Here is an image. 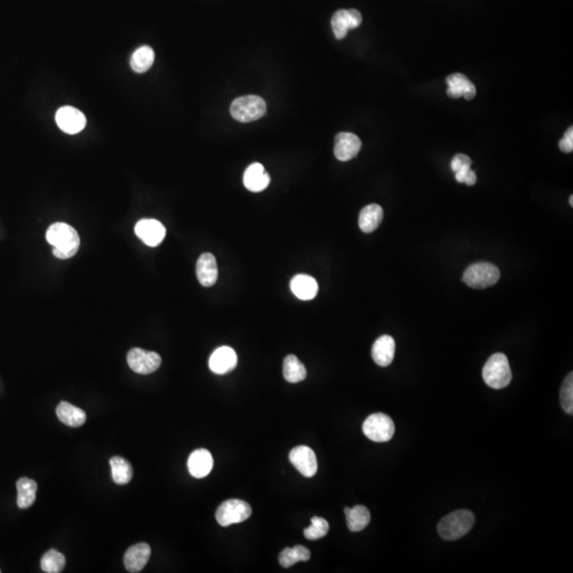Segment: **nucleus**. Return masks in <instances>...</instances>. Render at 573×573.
<instances>
[{
  "instance_id": "f257e3e1",
  "label": "nucleus",
  "mask_w": 573,
  "mask_h": 573,
  "mask_svg": "<svg viewBox=\"0 0 573 573\" xmlns=\"http://www.w3.org/2000/svg\"><path fill=\"white\" fill-rule=\"evenodd\" d=\"M46 239L54 246V255L60 259H68L77 254L80 237L77 230L66 223L52 224L46 233Z\"/></svg>"
},
{
  "instance_id": "f03ea898",
  "label": "nucleus",
  "mask_w": 573,
  "mask_h": 573,
  "mask_svg": "<svg viewBox=\"0 0 573 573\" xmlns=\"http://www.w3.org/2000/svg\"><path fill=\"white\" fill-rule=\"evenodd\" d=\"M473 525L475 515L471 510H459L442 518L437 531L442 539L446 541H455L466 535Z\"/></svg>"
},
{
  "instance_id": "7ed1b4c3",
  "label": "nucleus",
  "mask_w": 573,
  "mask_h": 573,
  "mask_svg": "<svg viewBox=\"0 0 573 573\" xmlns=\"http://www.w3.org/2000/svg\"><path fill=\"white\" fill-rule=\"evenodd\" d=\"M482 377L484 382L495 390L506 388L512 381V371L506 356L501 353L490 356L483 367Z\"/></svg>"
},
{
  "instance_id": "20e7f679",
  "label": "nucleus",
  "mask_w": 573,
  "mask_h": 573,
  "mask_svg": "<svg viewBox=\"0 0 573 573\" xmlns=\"http://www.w3.org/2000/svg\"><path fill=\"white\" fill-rule=\"evenodd\" d=\"M267 111V105L258 96H244L237 98L230 105L233 118L239 122H251L261 118Z\"/></svg>"
},
{
  "instance_id": "39448f33",
  "label": "nucleus",
  "mask_w": 573,
  "mask_h": 573,
  "mask_svg": "<svg viewBox=\"0 0 573 573\" xmlns=\"http://www.w3.org/2000/svg\"><path fill=\"white\" fill-rule=\"evenodd\" d=\"M500 271L492 263H473L467 268L463 275V281L473 289H485L492 287L499 281Z\"/></svg>"
},
{
  "instance_id": "423d86ee",
  "label": "nucleus",
  "mask_w": 573,
  "mask_h": 573,
  "mask_svg": "<svg viewBox=\"0 0 573 573\" xmlns=\"http://www.w3.org/2000/svg\"><path fill=\"white\" fill-rule=\"evenodd\" d=\"M363 430L365 437L371 441L385 443L394 435V422L387 414H371L363 422Z\"/></svg>"
},
{
  "instance_id": "0eeeda50",
  "label": "nucleus",
  "mask_w": 573,
  "mask_h": 573,
  "mask_svg": "<svg viewBox=\"0 0 573 573\" xmlns=\"http://www.w3.org/2000/svg\"><path fill=\"white\" fill-rule=\"evenodd\" d=\"M252 514V508L248 502L239 499L226 500L216 512V519L219 525L228 527L234 523L246 521Z\"/></svg>"
},
{
  "instance_id": "6e6552de",
  "label": "nucleus",
  "mask_w": 573,
  "mask_h": 573,
  "mask_svg": "<svg viewBox=\"0 0 573 573\" xmlns=\"http://www.w3.org/2000/svg\"><path fill=\"white\" fill-rule=\"evenodd\" d=\"M128 365L133 371L142 375H148L160 369L162 358L158 353L147 352L142 348H132L129 352Z\"/></svg>"
},
{
  "instance_id": "1a4fd4ad",
  "label": "nucleus",
  "mask_w": 573,
  "mask_h": 573,
  "mask_svg": "<svg viewBox=\"0 0 573 573\" xmlns=\"http://www.w3.org/2000/svg\"><path fill=\"white\" fill-rule=\"evenodd\" d=\"M56 125L67 134H78L86 126V117L79 109L74 107H63L56 114Z\"/></svg>"
},
{
  "instance_id": "9d476101",
  "label": "nucleus",
  "mask_w": 573,
  "mask_h": 573,
  "mask_svg": "<svg viewBox=\"0 0 573 573\" xmlns=\"http://www.w3.org/2000/svg\"><path fill=\"white\" fill-rule=\"evenodd\" d=\"M289 459L293 466L307 478L314 477L318 471L316 453L307 446H297L293 448L289 455Z\"/></svg>"
},
{
  "instance_id": "9b49d317",
  "label": "nucleus",
  "mask_w": 573,
  "mask_h": 573,
  "mask_svg": "<svg viewBox=\"0 0 573 573\" xmlns=\"http://www.w3.org/2000/svg\"><path fill=\"white\" fill-rule=\"evenodd\" d=\"M363 23V15L358 10H339L332 19V27L337 40H343L348 30L356 29Z\"/></svg>"
},
{
  "instance_id": "f8f14e48",
  "label": "nucleus",
  "mask_w": 573,
  "mask_h": 573,
  "mask_svg": "<svg viewBox=\"0 0 573 573\" xmlns=\"http://www.w3.org/2000/svg\"><path fill=\"white\" fill-rule=\"evenodd\" d=\"M135 234L148 246H160L166 236L165 226L154 219H142L135 226Z\"/></svg>"
},
{
  "instance_id": "ddd939ff",
  "label": "nucleus",
  "mask_w": 573,
  "mask_h": 573,
  "mask_svg": "<svg viewBox=\"0 0 573 573\" xmlns=\"http://www.w3.org/2000/svg\"><path fill=\"white\" fill-rule=\"evenodd\" d=\"M363 142L353 133L341 132L334 138V155L341 162H348L358 155Z\"/></svg>"
},
{
  "instance_id": "4468645a",
  "label": "nucleus",
  "mask_w": 573,
  "mask_h": 573,
  "mask_svg": "<svg viewBox=\"0 0 573 573\" xmlns=\"http://www.w3.org/2000/svg\"><path fill=\"white\" fill-rule=\"evenodd\" d=\"M238 357L236 352L228 346L217 348L209 358V369L218 375L230 373L237 367Z\"/></svg>"
},
{
  "instance_id": "2eb2a0df",
  "label": "nucleus",
  "mask_w": 573,
  "mask_h": 573,
  "mask_svg": "<svg viewBox=\"0 0 573 573\" xmlns=\"http://www.w3.org/2000/svg\"><path fill=\"white\" fill-rule=\"evenodd\" d=\"M447 95L453 99L464 97L466 100H473L476 97V86L466 76L462 74H453L447 77Z\"/></svg>"
},
{
  "instance_id": "dca6fc26",
  "label": "nucleus",
  "mask_w": 573,
  "mask_h": 573,
  "mask_svg": "<svg viewBox=\"0 0 573 573\" xmlns=\"http://www.w3.org/2000/svg\"><path fill=\"white\" fill-rule=\"evenodd\" d=\"M151 555V548L148 543H140L132 545L125 555V566L129 572H140L146 566Z\"/></svg>"
},
{
  "instance_id": "f3484780",
  "label": "nucleus",
  "mask_w": 573,
  "mask_h": 573,
  "mask_svg": "<svg viewBox=\"0 0 573 573\" xmlns=\"http://www.w3.org/2000/svg\"><path fill=\"white\" fill-rule=\"evenodd\" d=\"M271 182V177L266 172L261 164L255 163L248 166L244 174V184L248 191L260 193L265 191Z\"/></svg>"
},
{
  "instance_id": "a211bd4d",
  "label": "nucleus",
  "mask_w": 573,
  "mask_h": 573,
  "mask_svg": "<svg viewBox=\"0 0 573 573\" xmlns=\"http://www.w3.org/2000/svg\"><path fill=\"white\" fill-rule=\"evenodd\" d=\"M395 348H396V344H395L394 339L391 336L385 334L374 343L371 347V357L379 367H389L394 359Z\"/></svg>"
},
{
  "instance_id": "6ab92c4d",
  "label": "nucleus",
  "mask_w": 573,
  "mask_h": 573,
  "mask_svg": "<svg viewBox=\"0 0 573 573\" xmlns=\"http://www.w3.org/2000/svg\"><path fill=\"white\" fill-rule=\"evenodd\" d=\"M197 281L203 287H211L218 279V266L215 256L210 253H204L197 259Z\"/></svg>"
},
{
  "instance_id": "aec40b11",
  "label": "nucleus",
  "mask_w": 573,
  "mask_h": 573,
  "mask_svg": "<svg viewBox=\"0 0 573 573\" xmlns=\"http://www.w3.org/2000/svg\"><path fill=\"white\" fill-rule=\"evenodd\" d=\"M214 466L213 455L206 449H197L188 459V471L191 476L197 479L208 476Z\"/></svg>"
},
{
  "instance_id": "412c9836",
  "label": "nucleus",
  "mask_w": 573,
  "mask_h": 573,
  "mask_svg": "<svg viewBox=\"0 0 573 573\" xmlns=\"http://www.w3.org/2000/svg\"><path fill=\"white\" fill-rule=\"evenodd\" d=\"M290 288L293 294L302 301L314 300L318 294V285L314 277L299 274L293 277L290 283Z\"/></svg>"
},
{
  "instance_id": "4be33fe9",
  "label": "nucleus",
  "mask_w": 573,
  "mask_h": 573,
  "mask_svg": "<svg viewBox=\"0 0 573 573\" xmlns=\"http://www.w3.org/2000/svg\"><path fill=\"white\" fill-rule=\"evenodd\" d=\"M383 209L380 205L369 204L363 208L359 216V228L363 233H373L382 222Z\"/></svg>"
},
{
  "instance_id": "5701e85b",
  "label": "nucleus",
  "mask_w": 573,
  "mask_h": 573,
  "mask_svg": "<svg viewBox=\"0 0 573 573\" xmlns=\"http://www.w3.org/2000/svg\"><path fill=\"white\" fill-rule=\"evenodd\" d=\"M56 415L64 425L69 427H80L86 422L85 412L69 402H61L56 408Z\"/></svg>"
},
{
  "instance_id": "b1692460",
  "label": "nucleus",
  "mask_w": 573,
  "mask_h": 573,
  "mask_svg": "<svg viewBox=\"0 0 573 573\" xmlns=\"http://www.w3.org/2000/svg\"><path fill=\"white\" fill-rule=\"evenodd\" d=\"M346 521L352 532L363 531L371 521V513L365 506H356L353 508H345Z\"/></svg>"
},
{
  "instance_id": "393cba45",
  "label": "nucleus",
  "mask_w": 573,
  "mask_h": 573,
  "mask_svg": "<svg viewBox=\"0 0 573 573\" xmlns=\"http://www.w3.org/2000/svg\"><path fill=\"white\" fill-rule=\"evenodd\" d=\"M17 488L19 508H30L36 499V482L29 478H21L17 481Z\"/></svg>"
},
{
  "instance_id": "a878e982",
  "label": "nucleus",
  "mask_w": 573,
  "mask_h": 573,
  "mask_svg": "<svg viewBox=\"0 0 573 573\" xmlns=\"http://www.w3.org/2000/svg\"><path fill=\"white\" fill-rule=\"evenodd\" d=\"M154 58H155V54L151 47H140L131 56V68L137 74H144L152 67Z\"/></svg>"
},
{
  "instance_id": "bb28decb",
  "label": "nucleus",
  "mask_w": 573,
  "mask_h": 573,
  "mask_svg": "<svg viewBox=\"0 0 573 573\" xmlns=\"http://www.w3.org/2000/svg\"><path fill=\"white\" fill-rule=\"evenodd\" d=\"M283 371V377L288 382L297 383L306 379V367L296 356L289 355L285 358Z\"/></svg>"
},
{
  "instance_id": "cd10ccee",
  "label": "nucleus",
  "mask_w": 573,
  "mask_h": 573,
  "mask_svg": "<svg viewBox=\"0 0 573 573\" xmlns=\"http://www.w3.org/2000/svg\"><path fill=\"white\" fill-rule=\"evenodd\" d=\"M111 469V478L119 485L127 484L133 478V468L126 459L114 457L109 460Z\"/></svg>"
},
{
  "instance_id": "c85d7f7f",
  "label": "nucleus",
  "mask_w": 573,
  "mask_h": 573,
  "mask_svg": "<svg viewBox=\"0 0 573 573\" xmlns=\"http://www.w3.org/2000/svg\"><path fill=\"white\" fill-rule=\"evenodd\" d=\"M310 559V551L304 545L285 548L279 555V564L283 568H289L299 562H307Z\"/></svg>"
},
{
  "instance_id": "c756f323",
  "label": "nucleus",
  "mask_w": 573,
  "mask_h": 573,
  "mask_svg": "<svg viewBox=\"0 0 573 573\" xmlns=\"http://www.w3.org/2000/svg\"><path fill=\"white\" fill-rule=\"evenodd\" d=\"M66 559L62 553L52 549L43 555L41 561L42 570L47 573L62 572L65 568Z\"/></svg>"
},
{
  "instance_id": "7c9ffc66",
  "label": "nucleus",
  "mask_w": 573,
  "mask_h": 573,
  "mask_svg": "<svg viewBox=\"0 0 573 573\" xmlns=\"http://www.w3.org/2000/svg\"><path fill=\"white\" fill-rule=\"evenodd\" d=\"M329 523L327 520L321 517L311 518V526L304 530V535L309 541H316L327 535Z\"/></svg>"
},
{
  "instance_id": "2f4dec72",
  "label": "nucleus",
  "mask_w": 573,
  "mask_h": 573,
  "mask_svg": "<svg viewBox=\"0 0 573 573\" xmlns=\"http://www.w3.org/2000/svg\"><path fill=\"white\" fill-rule=\"evenodd\" d=\"M561 404L563 410L568 414L573 413V374L569 373L561 388Z\"/></svg>"
},
{
  "instance_id": "473e14b6",
  "label": "nucleus",
  "mask_w": 573,
  "mask_h": 573,
  "mask_svg": "<svg viewBox=\"0 0 573 573\" xmlns=\"http://www.w3.org/2000/svg\"><path fill=\"white\" fill-rule=\"evenodd\" d=\"M559 149L564 153H571L573 151V128L570 127L565 133L562 140H559Z\"/></svg>"
},
{
  "instance_id": "72a5a7b5",
  "label": "nucleus",
  "mask_w": 573,
  "mask_h": 573,
  "mask_svg": "<svg viewBox=\"0 0 573 573\" xmlns=\"http://www.w3.org/2000/svg\"><path fill=\"white\" fill-rule=\"evenodd\" d=\"M471 158L469 156L465 155V154H457V155L453 158V160H451V170L453 172H457L460 168L463 167L465 165H471Z\"/></svg>"
},
{
  "instance_id": "f704fd0d",
  "label": "nucleus",
  "mask_w": 573,
  "mask_h": 573,
  "mask_svg": "<svg viewBox=\"0 0 573 573\" xmlns=\"http://www.w3.org/2000/svg\"><path fill=\"white\" fill-rule=\"evenodd\" d=\"M471 170V165H465L463 167L460 168L457 172H455V180H457L459 183H464L465 179H466L467 174Z\"/></svg>"
},
{
  "instance_id": "c9c22d12",
  "label": "nucleus",
  "mask_w": 573,
  "mask_h": 573,
  "mask_svg": "<svg viewBox=\"0 0 573 573\" xmlns=\"http://www.w3.org/2000/svg\"><path fill=\"white\" fill-rule=\"evenodd\" d=\"M464 183L466 184L467 186L475 185V184L477 183L476 172L473 171V170L471 169V171L468 172V174H467V177L466 179H465Z\"/></svg>"
},
{
  "instance_id": "e433bc0d",
  "label": "nucleus",
  "mask_w": 573,
  "mask_h": 573,
  "mask_svg": "<svg viewBox=\"0 0 573 573\" xmlns=\"http://www.w3.org/2000/svg\"><path fill=\"white\" fill-rule=\"evenodd\" d=\"M569 203H570V206H573V195H570V199H569Z\"/></svg>"
}]
</instances>
